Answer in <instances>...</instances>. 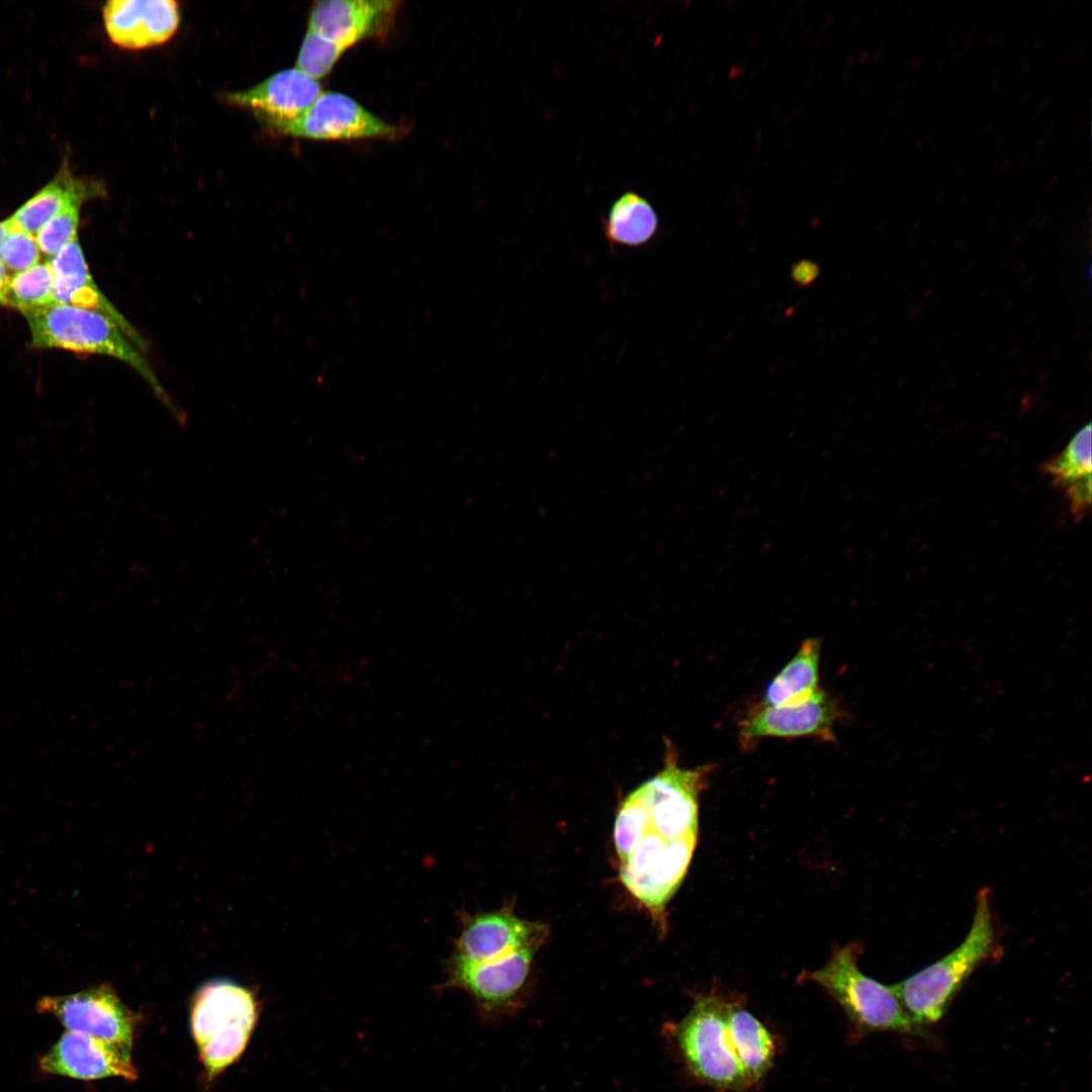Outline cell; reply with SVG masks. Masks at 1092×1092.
Here are the masks:
<instances>
[{"label":"cell","instance_id":"cell-27","mask_svg":"<svg viewBox=\"0 0 1092 1092\" xmlns=\"http://www.w3.org/2000/svg\"><path fill=\"white\" fill-rule=\"evenodd\" d=\"M9 230H10V228H9L7 219L0 221V251H1V248H2V245H3V242H4L6 236L9 233Z\"/></svg>","mask_w":1092,"mask_h":1092},{"label":"cell","instance_id":"cell-21","mask_svg":"<svg viewBox=\"0 0 1092 1092\" xmlns=\"http://www.w3.org/2000/svg\"><path fill=\"white\" fill-rule=\"evenodd\" d=\"M55 303V279L48 261L10 276L6 305L22 311Z\"/></svg>","mask_w":1092,"mask_h":1092},{"label":"cell","instance_id":"cell-9","mask_svg":"<svg viewBox=\"0 0 1092 1092\" xmlns=\"http://www.w3.org/2000/svg\"><path fill=\"white\" fill-rule=\"evenodd\" d=\"M398 129L352 97L323 91L310 107L284 130V135L317 141H350L394 136Z\"/></svg>","mask_w":1092,"mask_h":1092},{"label":"cell","instance_id":"cell-10","mask_svg":"<svg viewBox=\"0 0 1092 1092\" xmlns=\"http://www.w3.org/2000/svg\"><path fill=\"white\" fill-rule=\"evenodd\" d=\"M322 92L318 80L292 68L277 72L250 89L230 93L226 99L250 110L269 129L283 134Z\"/></svg>","mask_w":1092,"mask_h":1092},{"label":"cell","instance_id":"cell-44","mask_svg":"<svg viewBox=\"0 0 1092 1092\" xmlns=\"http://www.w3.org/2000/svg\"><path fill=\"white\" fill-rule=\"evenodd\" d=\"M938 147H939V144H938V143H935V144L933 145V148H932V149L930 150V152H931V153H934V152H935V151H936V150L938 149Z\"/></svg>","mask_w":1092,"mask_h":1092},{"label":"cell","instance_id":"cell-37","mask_svg":"<svg viewBox=\"0 0 1092 1092\" xmlns=\"http://www.w3.org/2000/svg\"><path fill=\"white\" fill-rule=\"evenodd\" d=\"M1065 62H1066V56H1062V57L1057 59L1055 64H1056V66H1061Z\"/></svg>","mask_w":1092,"mask_h":1092},{"label":"cell","instance_id":"cell-28","mask_svg":"<svg viewBox=\"0 0 1092 1092\" xmlns=\"http://www.w3.org/2000/svg\"><path fill=\"white\" fill-rule=\"evenodd\" d=\"M1003 37H1004V33H997V34H995V35L991 36V37H990V38L988 39L987 43H988V44H993V43H997V42H998L999 40H1001V39H1002Z\"/></svg>","mask_w":1092,"mask_h":1092},{"label":"cell","instance_id":"cell-42","mask_svg":"<svg viewBox=\"0 0 1092 1092\" xmlns=\"http://www.w3.org/2000/svg\"><path fill=\"white\" fill-rule=\"evenodd\" d=\"M914 10H915L914 7H910L909 11L906 14V18H909L911 16V14L914 12Z\"/></svg>","mask_w":1092,"mask_h":1092},{"label":"cell","instance_id":"cell-22","mask_svg":"<svg viewBox=\"0 0 1092 1092\" xmlns=\"http://www.w3.org/2000/svg\"><path fill=\"white\" fill-rule=\"evenodd\" d=\"M344 51L318 33L306 29L296 59L295 68L313 79L327 76Z\"/></svg>","mask_w":1092,"mask_h":1092},{"label":"cell","instance_id":"cell-16","mask_svg":"<svg viewBox=\"0 0 1092 1092\" xmlns=\"http://www.w3.org/2000/svg\"><path fill=\"white\" fill-rule=\"evenodd\" d=\"M104 194L98 181L76 177L65 160L57 175L7 218L10 229L35 235L53 216L68 206Z\"/></svg>","mask_w":1092,"mask_h":1092},{"label":"cell","instance_id":"cell-12","mask_svg":"<svg viewBox=\"0 0 1092 1092\" xmlns=\"http://www.w3.org/2000/svg\"><path fill=\"white\" fill-rule=\"evenodd\" d=\"M399 2L391 0H321L310 9L307 29L344 52L386 32Z\"/></svg>","mask_w":1092,"mask_h":1092},{"label":"cell","instance_id":"cell-40","mask_svg":"<svg viewBox=\"0 0 1092 1092\" xmlns=\"http://www.w3.org/2000/svg\"><path fill=\"white\" fill-rule=\"evenodd\" d=\"M992 126H993V124H992V123L988 124V125H987V126H986V127H985V128L983 129V131H982V135H985L986 133H988V132L990 131V129L992 128Z\"/></svg>","mask_w":1092,"mask_h":1092},{"label":"cell","instance_id":"cell-36","mask_svg":"<svg viewBox=\"0 0 1092 1092\" xmlns=\"http://www.w3.org/2000/svg\"><path fill=\"white\" fill-rule=\"evenodd\" d=\"M1046 143V136H1041L1036 144V148H1041Z\"/></svg>","mask_w":1092,"mask_h":1092},{"label":"cell","instance_id":"cell-15","mask_svg":"<svg viewBox=\"0 0 1092 1092\" xmlns=\"http://www.w3.org/2000/svg\"><path fill=\"white\" fill-rule=\"evenodd\" d=\"M48 262L54 273L57 303L88 308L108 316L142 352L146 351L145 340L93 280L78 239L62 248Z\"/></svg>","mask_w":1092,"mask_h":1092},{"label":"cell","instance_id":"cell-39","mask_svg":"<svg viewBox=\"0 0 1092 1092\" xmlns=\"http://www.w3.org/2000/svg\"><path fill=\"white\" fill-rule=\"evenodd\" d=\"M922 144H923V139H918L916 141V143L914 144L913 149L914 150L918 149Z\"/></svg>","mask_w":1092,"mask_h":1092},{"label":"cell","instance_id":"cell-20","mask_svg":"<svg viewBox=\"0 0 1092 1092\" xmlns=\"http://www.w3.org/2000/svg\"><path fill=\"white\" fill-rule=\"evenodd\" d=\"M659 219L652 204L635 191L621 194L610 206L603 230L614 247L639 248L656 236Z\"/></svg>","mask_w":1092,"mask_h":1092},{"label":"cell","instance_id":"cell-19","mask_svg":"<svg viewBox=\"0 0 1092 1092\" xmlns=\"http://www.w3.org/2000/svg\"><path fill=\"white\" fill-rule=\"evenodd\" d=\"M731 1043L749 1085L758 1082L771 1068L776 1044L767 1028L747 1010L734 1004L727 1008Z\"/></svg>","mask_w":1092,"mask_h":1092},{"label":"cell","instance_id":"cell-26","mask_svg":"<svg viewBox=\"0 0 1092 1092\" xmlns=\"http://www.w3.org/2000/svg\"><path fill=\"white\" fill-rule=\"evenodd\" d=\"M10 275L8 270L0 259V304L6 305V292L9 283Z\"/></svg>","mask_w":1092,"mask_h":1092},{"label":"cell","instance_id":"cell-23","mask_svg":"<svg viewBox=\"0 0 1092 1092\" xmlns=\"http://www.w3.org/2000/svg\"><path fill=\"white\" fill-rule=\"evenodd\" d=\"M75 203L48 220L34 235L40 253L53 257L70 242L77 240L81 207Z\"/></svg>","mask_w":1092,"mask_h":1092},{"label":"cell","instance_id":"cell-45","mask_svg":"<svg viewBox=\"0 0 1092 1092\" xmlns=\"http://www.w3.org/2000/svg\"><path fill=\"white\" fill-rule=\"evenodd\" d=\"M1054 124H1055V121L1051 122L1049 124V126L1045 128V131H1049L1054 126Z\"/></svg>","mask_w":1092,"mask_h":1092},{"label":"cell","instance_id":"cell-24","mask_svg":"<svg viewBox=\"0 0 1092 1092\" xmlns=\"http://www.w3.org/2000/svg\"><path fill=\"white\" fill-rule=\"evenodd\" d=\"M0 259L7 270L14 272L38 264L40 251L34 235L10 229L0 251Z\"/></svg>","mask_w":1092,"mask_h":1092},{"label":"cell","instance_id":"cell-5","mask_svg":"<svg viewBox=\"0 0 1092 1092\" xmlns=\"http://www.w3.org/2000/svg\"><path fill=\"white\" fill-rule=\"evenodd\" d=\"M69 1031L83 1033L131 1048L135 1027L133 1013L112 987L99 985L63 996H44L36 1004Z\"/></svg>","mask_w":1092,"mask_h":1092},{"label":"cell","instance_id":"cell-30","mask_svg":"<svg viewBox=\"0 0 1092 1092\" xmlns=\"http://www.w3.org/2000/svg\"><path fill=\"white\" fill-rule=\"evenodd\" d=\"M920 62H921V59H920L919 57L915 58V59H914V60L912 61L911 65H910V71H914V70H915V69H916V68L918 67V65L920 64Z\"/></svg>","mask_w":1092,"mask_h":1092},{"label":"cell","instance_id":"cell-33","mask_svg":"<svg viewBox=\"0 0 1092 1092\" xmlns=\"http://www.w3.org/2000/svg\"><path fill=\"white\" fill-rule=\"evenodd\" d=\"M1057 9H1058V3H1057V2H1053V3L1051 4V6H1050V7L1048 8V13H1050V14H1051V13H1052V14H1054V13H1055V12L1057 11Z\"/></svg>","mask_w":1092,"mask_h":1092},{"label":"cell","instance_id":"cell-4","mask_svg":"<svg viewBox=\"0 0 1092 1092\" xmlns=\"http://www.w3.org/2000/svg\"><path fill=\"white\" fill-rule=\"evenodd\" d=\"M729 1003L715 996L696 1000L672 1027V1036L689 1071L718 1089L742 1090L749 1085L734 1052L727 1027Z\"/></svg>","mask_w":1092,"mask_h":1092},{"label":"cell","instance_id":"cell-13","mask_svg":"<svg viewBox=\"0 0 1092 1092\" xmlns=\"http://www.w3.org/2000/svg\"><path fill=\"white\" fill-rule=\"evenodd\" d=\"M103 20L111 41L127 50H143L168 41L180 23L179 4L173 0H111L103 7Z\"/></svg>","mask_w":1092,"mask_h":1092},{"label":"cell","instance_id":"cell-2","mask_svg":"<svg viewBox=\"0 0 1092 1092\" xmlns=\"http://www.w3.org/2000/svg\"><path fill=\"white\" fill-rule=\"evenodd\" d=\"M20 312L28 324L34 346L117 359L135 370L160 400L180 418L181 414L171 401L143 352L108 316L88 308L62 303Z\"/></svg>","mask_w":1092,"mask_h":1092},{"label":"cell","instance_id":"cell-17","mask_svg":"<svg viewBox=\"0 0 1092 1092\" xmlns=\"http://www.w3.org/2000/svg\"><path fill=\"white\" fill-rule=\"evenodd\" d=\"M1091 424L1082 427L1063 451L1044 461L1040 470L1066 495L1078 521L1091 504Z\"/></svg>","mask_w":1092,"mask_h":1092},{"label":"cell","instance_id":"cell-29","mask_svg":"<svg viewBox=\"0 0 1092 1092\" xmlns=\"http://www.w3.org/2000/svg\"><path fill=\"white\" fill-rule=\"evenodd\" d=\"M1010 165H1011L1010 161L1005 160L999 165L998 169H999L1000 172H1004L1010 167Z\"/></svg>","mask_w":1092,"mask_h":1092},{"label":"cell","instance_id":"cell-32","mask_svg":"<svg viewBox=\"0 0 1092 1092\" xmlns=\"http://www.w3.org/2000/svg\"><path fill=\"white\" fill-rule=\"evenodd\" d=\"M1050 102H1051V98H1050V97L1045 98V99L1043 100V102H1041V104H1040V106H1039V109H1038L1037 113H1039L1040 111H1042L1043 109H1045V107H1046V106L1049 105V103H1050Z\"/></svg>","mask_w":1092,"mask_h":1092},{"label":"cell","instance_id":"cell-14","mask_svg":"<svg viewBox=\"0 0 1092 1092\" xmlns=\"http://www.w3.org/2000/svg\"><path fill=\"white\" fill-rule=\"evenodd\" d=\"M258 1002L247 988L228 980L207 982L191 1006V1030L198 1048L237 1028H254Z\"/></svg>","mask_w":1092,"mask_h":1092},{"label":"cell","instance_id":"cell-3","mask_svg":"<svg viewBox=\"0 0 1092 1092\" xmlns=\"http://www.w3.org/2000/svg\"><path fill=\"white\" fill-rule=\"evenodd\" d=\"M859 946L848 944L832 954L807 979L824 988L839 1003L859 1034L878 1031L923 1035L906 1012L891 986L864 975L857 967Z\"/></svg>","mask_w":1092,"mask_h":1092},{"label":"cell","instance_id":"cell-8","mask_svg":"<svg viewBox=\"0 0 1092 1092\" xmlns=\"http://www.w3.org/2000/svg\"><path fill=\"white\" fill-rule=\"evenodd\" d=\"M547 927L527 921L511 910L470 916L463 921L452 959L482 964L497 961L524 948H539Z\"/></svg>","mask_w":1092,"mask_h":1092},{"label":"cell","instance_id":"cell-11","mask_svg":"<svg viewBox=\"0 0 1092 1092\" xmlns=\"http://www.w3.org/2000/svg\"><path fill=\"white\" fill-rule=\"evenodd\" d=\"M39 1066L48 1074L81 1080L138 1077L131 1048L69 1030L41 1057Z\"/></svg>","mask_w":1092,"mask_h":1092},{"label":"cell","instance_id":"cell-7","mask_svg":"<svg viewBox=\"0 0 1092 1092\" xmlns=\"http://www.w3.org/2000/svg\"><path fill=\"white\" fill-rule=\"evenodd\" d=\"M840 716L838 705L820 690L801 705L757 706L739 723L738 739L745 750L765 737H814L832 742L833 727Z\"/></svg>","mask_w":1092,"mask_h":1092},{"label":"cell","instance_id":"cell-1","mask_svg":"<svg viewBox=\"0 0 1092 1092\" xmlns=\"http://www.w3.org/2000/svg\"><path fill=\"white\" fill-rule=\"evenodd\" d=\"M995 949L989 890L979 891L970 930L950 952L891 988L921 1027L938 1022L971 974Z\"/></svg>","mask_w":1092,"mask_h":1092},{"label":"cell","instance_id":"cell-25","mask_svg":"<svg viewBox=\"0 0 1092 1092\" xmlns=\"http://www.w3.org/2000/svg\"><path fill=\"white\" fill-rule=\"evenodd\" d=\"M820 274V267L818 264L811 260L803 259L795 263L792 267V279L801 286L806 287L813 283Z\"/></svg>","mask_w":1092,"mask_h":1092},{"label":"cell","instance_id":"cell-6","mask_svg":"<svg viewBox=\"0 0 1092 1092\" xmlns=\"http://www.w3.org/2000/svg\"><path fill=\"white\" fill-rule=\"evenodd\" d=\"M538 948L516 951L497 961L470 964L451 958L445 987L459 988L474 1000L479 1013L490 1019L518 1005Z\"/></svg>","mask_w":1092,"mask_h":1092},{"label":"cell","instance_id":"cell-43","mask_svg":"<svg viewBox=\"0 0 1092 1092\" xmlns=\"http://www.w3.org/2000/svg\"><path fill=\"white\" fill-rule=\"evenodd\" d=\"M1083 172H1084V170L1080 169L1079 172L1077 174H1075L1074 179H1079L1080 176L1083 174Z\"/></svg>","mask_w":1092,"mask_h":1092},{"label":"cell","instance_id":"cell-34","mask_svg":"<svg viewBox=\"0 0 1092 1092\" xmlns=\"http://www.w3.org/2000/svg\"><path fill=\"white\" fill-rule=\"evenodd\" d=\"M1044 38H1045L1044 36H1040L1039 38H1037V39L1035 40V43H1034V46H1033V47H1034V49H1039V48L1041 47V44L1043 43V41H1044Z\"/></svg>","mask_w":1092,"mask_h":1092},{"label":"cell","instance_id":"cell-31","mask_svg":"<svg viewBox=\"0 0 1092 1092\" xmlns=\"http://www.w3.org/2000/svg\"><path fill=\"white\" fill-rule=\"evenodd\" d=\"M1059 178H1060V174H1056V175H1054V176H1053V177H1052V178L1050 179V181L1048 182L1046 186H1048V187H1052V186H1054V185H1055V184L1057 183V181L1059 180Z\"/></svg>","mask_w":1092,"mask_h":1092},{"label":"cell","instance_id":"cell-18","mask_svg":"<svg viewBox=\"0 0 1092 1092\" xmlns=\"http://www.w3.org/2000/svg\"><path fill=\"white\" fill-rule=\"evenodd\" d=\"M820 652V639L803 641L794 657L767 685L761 705L796 706L814 697L821 690L818 687Z\"/></svg>","mask_w":1092,"mask_h":1092},{"label":"cell","instance_id":"cell-41","mask_svg":"<svg viewBox=\"0 0 1092 1092\" xmlns=\"http://www.w3.org/2000/svg\"><path fill=\"white\" fill-rule=\"evenodd\" d=\"M943 66H944V65H943V63H940V64H939V65H938L937 67H936V69H935V73H936V74H938V73H939V72L941 71V69L943 68Z\"/></svg>","mask_w":1092,"mask_h":1092},{"label":"cell","instance_id":"cell-38","mask_svg":"<svg viewBox=\"0 0 1092 1092\" xmlns=\"http://www.w3.org/2000/svg\"><path fill=\"white\" fill-rule=\"evenodd\" d=\"M1032 93H1033V92H1032V90H1029V91H1028V92H1027V93H1026V94H1025V95L1023 96V98H1022V100H1021V101H1022V103H1025V102H1026L1027 100H1029V98H1030V96L1032 95Z\"/></svg>","mask_w":1092,"mask_h":1092},{"label":"cell","instance_id":"cell-35","mask_svg":"<svg viewBox=\"0 0 1092 1092\" xmlns=\"http://www.w3.org/2000/svg\"><path fill=\"white\" fill-rule=\"evenodd\" d=\"M976 28H977V25H974L972 27V29L969 31L968 36L966 38V43H969L970 38L974 35V32H975Z\"/></svg>","mask_w":1092,"mask_h":1092}]
</instances>
